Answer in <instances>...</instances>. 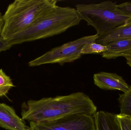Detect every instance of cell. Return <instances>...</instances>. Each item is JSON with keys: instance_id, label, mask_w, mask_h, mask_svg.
<instances>
[{"instance_id": "cell-1", "label": "cell", "mask_w": 131, "mask_h": 130, "mask_svg": "<svg viewBox=\"0 0 131 130\" xmlns=\"http://www.w3.org/2000/svg\"><path fill=\"white\" fill-rule=\"evenodd\" d=\"M97 107L88 95L77 92L66 95L30 100L21 105V115L24 120L41 123L77 114L94 116Z\"/></svg>"}, {"instance_id": "cell-2", "label": "cell", "mask_w": 131, "mask_h": 130, "mask_svg": "<svg viewBox=\"0 0 131 130\" xmlns=\"http://www.w3.org/2000/svg\"><path fill=\"white\" fill-rule=\"evenodd\" d=\"M81 20L76 9L57 5L24 30L7 40L12 46L60 34L78 25Z\"/></svg>"}, {"instance_id": "cell-3", "label": "cell", "mask_w": 131, "mask_h": 130, "mask_svg": "<svg viewBox=\"0 0 131 130\" xmlns=\"http://www.w3.org/2000/svg\"><path fill=\"white\" fill-rule=\"evenodd\" d=\"M55 0H16L3 16L1 36L7 40L30 26L42 15L55 7Z\"/></svg>"}, {"instance_id": "cell-4", "label": "cell", "mask_w": 131, "mask_h": 130, "mask_svg": "<svg viewBox=\"0 0 131 130\" xmlns=\"http://www.w3.org/2000/svg\"><path fill=\"white\" fill-rule=\"evenodd\" d=\"M76 8L81 20L94 27L99 36L131 21V16L125 13L117 5L111 1L99 4H78Z\"/></svg>"}, {"instance_id": "cell-5", "label": "cell", "mask_w": 131, "mask_h": 130, "mask_svg": "<svg viewBox=\"0 0 131 130\" xmlns=\"http://www.w3.org/2000/svg\"><path fill=\"white\" fill-rule=\"evenodd\" d=\"M98 37V35L96 34L82 37L68 42L51 49L41 56L30 61L28 65L34 67L45 64L58 63L63 65L72 62L81 57V50L85 44L95 42Z\"/></svg>"}, {"instance_id": "cell-6", "label": "cell", "mask_w": 131, "mask_h": 130, "mask_svg": "<svg viewBox=\"0 0 131 130\" xmlns=\"http://www.w3.org/2000/svg\"><path fill=\"white\" fill-rule=\"evenodd\" d=\"M29 130H95L93 116L77 114L41 123L30 122Z\"/></svg>"}, {"instance_id": "cell-7", "label": "cell", "mask_w": 131, "mask_h": 130, "mask_svg": "<svg viewBox=\"0 0 131 130\" xmlns=\"http://www.w3.org/2000/svg\"><path fill=\"white\" fill-rule=\"evenodd\" d=\"M93 79L94 84L103 90L119 91L124 93L130 88L122 76L115 73L101 72L94 75Z\"/></svg>"}, {"instance_id": "cell-8", "label": "cell", "mask_w": 131, "mask_h": 130, "mask_svg": "<svg viewBox=\"0 0 131 130\" xmlns=\"http://www.w3.org/2000/svg\"><path fill=\"white\" fill-rule=\"evenodd\" d=\"M25 124L13 108L0 103V127L7 130H29V127Z\"/></svg>"}, {"instance_id": "cell-9", "label": "cell", "mask_w": 131, "mask_h": 130, "mask_svg": "<svg viewBox=\"0 0 131 130\" xmlns=\"http://www.w3.org/2000/svg\"><path fill=\"white\" fill-rule=\"evenodd\" d=\"M106 46L107 51L101 54L105 59H112L122 56L125 58L131 55V39L117 40Z\"/></svg>"}, {"instance_id": "cell-10", "label": "cell", "mask_w": 131, "mask_h": 130, "mask_svg": "<svg viewBox=\"0 0 131 130\" xmlns=\"http://www.w3.org/2000/svg\"><path fill=\"white\" fill-rule=\"evenodd\" d=\"M93 117L95 130H121L117 114L101 111Z\"/></svg>"}, {"instance_id": "cell-11", "label": "cell", "mask_w": 131, "mask_h": 130, "mask_svg": "<svg viewBox=\"0 0 131 130\" xmlns=\"http://www.w3.org/2000/svg\"><path fill=\"white\" fill-rule=\"evenodd\" d=\"M131 39V21L116 27L103 36H99L95 42L104 46L117 40Z\"/></svg>"}, {"instance_id": "cell-12", "label": "cell", "mask_w": 131, "mask_h": 130, "mask_svg": "<svg viewBox=\"0 0 131 130\" xmlns=\"http://www.w3.org/2000/svg\"><path fill=\"white\" fill-rule=\"evenodd\" d=\"M118 103L120 107V114L131 117V86L129 90L119 95Z\"/></svg>"}, {"instance_id": "cell-13", "label": "cell", "mask_w": 131, "mask_h": 130, "mask_svg": "<svg viewBox=\"0 0 131 130\" xmlns=\"http://www.w3.org/2000/svg\"><path fill=\"white\" fill-rule=\"evenodd\" d=\"M107 46H104L95 42L86 44L82 47L81 53L82 55L89 54H102L107 51Z\"/></svg>"}, {"instance_id": "cell-14", "label": "cell", "mask_w": 131, "mask_h": 130, "mask_svg": "<svg viewBox=\"0 0 131 130\" xmlns=\"http://www.w3.org/2000/svg\"><path fill=\"white\" fill-rule=\"evenodd\" d=\"M15 87L10 76L0 69V97L5 96L9 90Z\"/></svg>"}, {"instance_id": "cell-15", "label": "cell", "mask_w": 131, "mask_h": 130, "mask_svg": "<svg viewBox=\"0 0 131 130\" xmlns=\"http://www.w3.org/2000/svg\"><path fill=\"white\" fill-rule=\"evenodd\" d=\"M121 130H131V117L123 114H117Z\"/></svg>"}, {"instance_id": "cell-16", "label": "cell", "mask_w": 131, "mask_h": 130, "mask_svg": "<svg viewBox=\"0 0 131 130\" xmlns=\"http://www.w3.org/2000/svg\"><path fill=\"white\" fill-rule=\"evenodd\" d=\"M117 7L125 13L131 16V2H127L117 5Z\"/></svg>"}, {"instance_id": "cell-17", "label": "cell", "mask_w": 131, "mask_h": 130, "mask_svg": "<svg viewBox=\"0 0 131 130\" xmlns=\"http://www.w3.org/2000/svg\"><path fill=\"white\" fill-rule=\"evenodd\" d=\"M12 46L7 40L4 39L0 34V52L9 49Z\"/></svg>"}, {"instance_id": "cell-18", "label": "cell", "mask_w": 131, "mask_h": 130, "mask_svg": "<svg viewBox=\"0 0 131 130\" xmlns=\"http://www.w3.org/2000/svg\"><path fill=\"white\" fill-rule=\"evenodd\" d=\"M127 64L131 68V55L129 56L125 57Z\"/></svg>"}, {"instance_id": "cell-19", "label": "cell", "mask_w": 131, "mask_h": 130, "mask_svg": "<svg viewBox=\"0 0 131 130\" xmlns=\"http://www.w3.org/2000/svg\"><path fill=\"white\" fill-rule=\"evenodd\" d=\"M3 24H4L3 18L0 19V34L1 35L2 30V27H3Z\"/></svg>"}, {"instance_id": "cell-20", "label": "cell", "mask_w": 131, "mask_h": 130, "mask_svg": "<svg viewBox=\"0 0 131 130\" xmlns=\"http://www.w3.org/2000/svg\"><path fill=\"white\" fill-rule=\"evenodd\" d=\"M3 18V16L2 15L1 13L0 12V19H2Z\"/></svg>"}]
</instances>
